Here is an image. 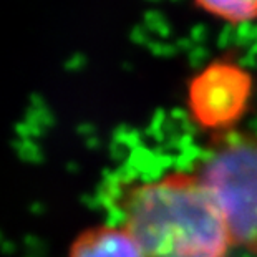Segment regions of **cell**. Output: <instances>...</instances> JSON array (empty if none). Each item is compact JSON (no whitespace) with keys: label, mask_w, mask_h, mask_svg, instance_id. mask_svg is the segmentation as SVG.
<instances>
[{"label":"cell","mask_w":257,"mask_h":257,"mask_svg":"<svg viewBox=\"0 0 257 257\" xmlns=\"http://www.w3.org/2000/svg\"><path fill=\"white\" fill-rule=\"evenodd\" d=\"M116 216L143 257H229L234 247L198 173L130 184L116 199Z\"/></svg>","instance_id":"1"},{"label":"cell","mask_w":257,"mask_h":257,"mask_svg":"<svg viewBox=\"0 0 257 257\" xmlns=\"http://www.w3.org/2000/svg\"><path fill=\"white\" fill-rule=\"evenodd\" d=\"M198 174L219 207L232 244L257 255V136L222 140Z\"/></svg>","instance_id":"2"},{"label":"cell","mask_w":257,"mask_h":257,"mask_svg":"<svg viewBox=\"0 0 257 257\" xmlns=\"http://www.w3.org/2000/svg\"><path fill=\"white\" fill-rule=\"evenodd\" d=\"M247 96V78L236 68L217 65L194 81L196 114L209 123L226 121L239 111Z\"/></svg>","instance_id":"3"},{"label":"cell","mask_w":257,"mask_h":257,"mask_svg":"<svg viewBox=\"0 0 257 257\" xmlns=\"http://www.w3.org/2000/svg\"><path fill=\"white\" fill-rule=\"evenodd\" d=\"M70 257H143L133 237L118 224L98 226L80 234Z\"/></svg>","instance_id":"4"},{"label":"cell","mask_w":257,"mask_h":257,"mask_svg":"<svg viewBox=\"0 0 257 257\" xmlns=\"http://www.w3.org/2000/svg\"><path fill=\"white\" fill-rule=\"evenodd\" d=\"M204 10L231 24L257 19V0H196Z\"/></svg>","instance_id":"5"}]
</instances>
